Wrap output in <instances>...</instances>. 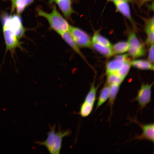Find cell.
Masks as SVG:
<instances>
[{"instance_id": "obj_18", "label": "cell", "mask_w": 154, "mask_h": 154, "mask_svg": "<svg viewBox=\"0 0 154 154\" xmlns=\"http://www.w3.org/2000/svg\"><path fill=\"white\" fill-rule=\"evenodd\" d=\"M124 62L115 58L109 61L106 66V73L116 72L123 65Z\"/></svg>"}, {"instance_id": "obj_3", "label": "cell", "mask_w": 154, "mask_h": 154, "mask_svg": "<svg viewBox=\"0 0 154 154\" xmlns=\"http://www.w3.org/2000/svg\"><path fill=\"white\" fill-rule=\"evenodd\" d=\"M9 16V15L6 14L2 18L3 34L6 45L5 55L8 51L9 52L14 60V55L16 49L19 48L22 51H24L25 49L21 46L22 43L10 26Z\"/></svg>"}, {"instance_id": "obj_14", "label": "cell", "mask_w": 154, "mask_h": 154, "mask_svg": "<svg viewBox=\"0 0 154 154\" xmlns=\"http://www.w3.org/2000/svg\"><path fill=\"white\" fill-rule=\"evenodd\" d=\"M33 1V0H15L12 3L11 11H13L15 9L17 14H21Z\"/></svg>"}, {"instance_id": "obj_27", "label": "cell", "mask_w": 154, "mask_h": 154, "mask_svg": "<svg viewBox=\"0 0 154 154\" xmlns=\"http://www.w3.org/2000/svg\"><path fill=\"white\" fill-rule=\"evenodd\" d=\"M143 2H146L147 1H149L151 0H141Z\"/></svg>"}, {"instance_id": "obj_12", "label": "cell", "mask_w": 154, "mask_h": 154, "mask_svg": "<svg viewBox=\"0 0 154 154\" xmlns=\"http://www.w3.org/2000/svg\"><path fill=\"white\" fill-rule=\"evenodd\" d=\"M114 2L117 10L126 18L131 20L130 8L127 2L118 1Z\"/></svg>"}, {"instance_id": "obj_26", "label": "cell", "mask_w": 154, "mask_h": 154, "mask_svg": "<svg viewBox=\"0 0 154 154\" xmlns=\"http://www.w3.org/2000/svg\"><path fill=\"white\" fill-rule=\"evenodd\" d=\"M109 1H112L113 2H114L116 1H131V0H108Z\"/></svg>"}, {"instance_id": "obj_11", "label": "cell", "mask_w": 154, "mask_h": 154, "mask_svg": "<svg viewBox=\"0 0 154 154\" xmlns=\"http://www.w3.org/2000/svg\"><path fill=\"white\" fill-rule=\"evenodd\" d=\"M55 1L64 16L69 19L74 12L72 7V0H56Z\"/></svg>"}, {"instance_id": "obj_20", "label": "cell", "mask_w": 154, "mask_h": 154, "mask_svg": "<svg viewBox=\"0 0 154 154\" xmlns=\"http://www.w3.org/2000/svg\"><path fill=\"white\" fill-rule=\"evenodd\" d=\"M107 85L110 86L114 84L120 85L123 80L116 72L107 74Z\"/></svg>"}, {"instance_id": "obj_24", "label": "cell", "mask_w": 154, "mask_h": 154, "mask_svg": "<svg viewBox=\"0 0 154 154\" xmlns=\"http://www.w3.org/2000/svg\"><path fill=\"white\" fill-rule=\"evenodd\" d=\"M154 44L151 45L148 57V60L152 63L154 62Z\"/></svg>"}, {"instance_id": "obj_21", "label": "cell", "mask_w": 154, "mask_h": 154, "mask_svg": "<svg viewBox=\"0 0 154 154\" xmlns=\"http://www.w3.org/2000/svg\"><path fill=\"white\" fill-rule=\"evenodd\" d=\"M92 42L98 43L111 48L112 47V44L107 38L97 32L94 34Z\"/></svg>"}, {"instance_id": "obj_19", "label": "cell", "mask_w": 154, "mask_h": 154, "mask_svg": "<svg viewBox=\"0 0 154 154\" xmlns=\"http://www.w3.org/2000/svg\"><path fill=\"white\" fill-rule=\"evenodd\" d=\"M128 48V41H121L116 43L112 46V49L114 54H121L127 51Z\"/></svg>"}, {"instance_id": "obj_1", "label": "cell", "mask_w": 154, "mask_h": 154, "mask_svg": "<svg viewBox=\"0 0 154 154\" xmlns=\"http://www.w3.org/2000/svg\"><path fill=\"white\" fill-rule=\"evenodd\" d=\"M55 129L54 125L50 127L46 139L44 141L35 142L38 145L44 146L49 153L52 154L60 153L63 138L69 136L71 133L69 130L63 131L59 129L56 131Z\"/></svg>"}, {"instance_id": "obj_7", "label": "cell", "mask_w": 154, "mask_h": 154, "mask_svg": "<svg viewBox=\"0 0 154 154\" xmlns=\"http://www.w3.org/2000/svg\"><path fill=\"white\" fill-rule=\"evenodd\" d=\"M128 42V55L134 58L143 56L145 53V49L143 44L138 39L135 33L132 32L129 37Z\"/></svg>"}, {"instance_id": "obj_17", "label": "cell", "mask_w": 154, "mask_h": 154, "mask_svg": "<svg viewBox=\"0 0 154 154\" xmlns=\"http://www.w3.org/2000/svg\"><path fill=\"white\" fill-rule=\"evenodd\" d=\"M92 45L95 50L106 57H110L114 54L111 48L95 42H92Z\"/></svg>"}, {"instance_id": "obj_16", "label": "cell", "mask_w": 154, "mask_h": 154, "mask_svg": "<svg viewBox=\"0 0 154 154\" xmlns=\"http://www.w3.org/2000/svg\"><path fill=\"white\" fill-rule=\"evenodd\" d=\"M110 95V86H105L102 89L98 97L95 110L108 100Z\"/></svg>"}, {"instance_id": "obj_9", "label": "cell", "mask_w": 154, "mask_h": 154, "mask_svg": "<svg viewBox=\"0 0 154 154\" xmlns=\"http://www.w3.org/2000/svg\"><path fill=\"white\" fill-rule=\"evenodd\" d=\"M9 22L11 28L20 40L24 36L25 32L21 18L17 15H9Z\"/></svg>"}, {"instance_id": "obj_28", "label": "cell", "mask_w": 154, "mask_h": 154, "mask_svg": "<svg viewBox=\"0 0 154 154\" xmlns=\"http://www.w3.org/2000/svg\"><path fill=\"white\" fill-rule=\"evenodd\" d=\"M11 1L12 2V3L15 0H11Z\"/></svg>"}, {"instance_id": "obj_29", "label": "cell", "mask_w": 154, "mask_h": 154, "mask_svg": "<svg viewBox=\"0 0 154 154\" xmlns=\"http://www.w3.org/2000/svg\"><path fill=\"white\" fill-rule=\"evenodd\" d=\"M55 0H54V1H55Z\"/></svg>"}, {"instance_id": "obj_8", "label": "cell", "mask_w": 154, "mask_h": 154, "mask_svg": "<svg viewBox=\"0 0 154 154\" xmlns=\"http://www.w3.org/2000/svg\"><path fill=\"white\" fill-rule=\"evenodd\" d=\"M130 122L135 123L141 128L142 132L140 135H136L133 139L138 140H147L154 143V124L153 123L143 124L139 122L136 118L129 117Z\"/></svg>"}, {"instance_id": "obj_15", "label": "cell", "mask_w": 154, "mask_h": 154, "mask_svg": "<svg viewBox=\"0 0 154 154\" xmlns=\"http://www.w3.org/2000/svg\"><path fill=\"white\" fill-rule=\"evenodd\" d=\"M120 85L114 84L110 86V95L108 105L110 109V116L112 113L113 105L118 92Z\"/></svg>"}, {"instance_id": "obj_5", "label": "cell", "mask_w": 154, "mask_h": 154, "mask_svg": "<svg viewBox=\"0 0 154 154\" xmlns=\"http://www.w3.org/2000/svg\"><path fill=\"white\" fill-rule=\"evenodd\" d=\"M68 31L79 48H91L92 47V39L85 31L79 28L71 25Z\"/></svg>"}, {"instance_id": "obj_13", "label": "cell", "mask_w": 154, "mask_h": 154, "mask_svg": "<svg viewBox=\"0 0 154 154\" xmlns=\"http://www.w3.org/2000/svg\"><path fill=\"white\" fill-rule=\"evenodd\" d=\"M133 66L138 69L144 70H153L154 65L148 60L138 59L131 61Z\"/></svg>"}, {"instance_id": "obj_6", "label": "cell", "mask_w": 154, "mask_h": 154, "mask_svg": "<svg viewBox=\"0 0 154 154\" xmlns=\"http://www.w3.org/2000/svg\"><path fill=\"white\" fill-rule=\"evenodd\" d=\"M152 85V84H142L138 91L137 96L132 100L131 102H137L138 104L137 111L140 110L142 111L151 101Z\"/></svg>"}, {"instance_id": "obj_10", "label": "cell", "mask_w": 154, "mask_h": 154, "mask_svg": "<svg viewBox=\"0 0 154 154\" xmlns=\"http://www.w3.org/2000/svg\"><path fill=\"white\" fill-rule=\"evenodd\" d=\"M59 34L63 39L75 52L82 58L85 60V57L80 50V48L74 42L68 31L62 32Z\"/></svg>"}, {"instance_id": "obj_25", "label": "cell", "mask_w": 154, "mask_h": 154, "mask_svg": "<svg viewBox=\"0 0 154 154\" xmlns=\"http://www.w3.org/2000/svg\"><path fill=\"white\" fill-rule=\"evenodd\" d=\"M128 54H125L118 55L115 57V58L125 62L128 58Z\"/></svg>"}, {"instance_id": "obj_2", "label": "cell", "mask_w": 154, "mask_h": 154, "mask_svg": "<svg viewBox=\"0 0 154 154\" xmlns=\"http://www.w3.org/2000/svg\"><path fill=\"white\" fill-rule=\"evenodd\" d=\"M37 11L38 15L46 19L51 28L58 34L69 30L70 25L58 12L55 6H53L50 13L46 12L38 8Z\"/></svg>"}, {"instance_id": "obj_22", "label": "cell", "mask_w": 154, "mask_h": 154, "mask_svg": "<svg viewBox=\"0 0 154 154\" xmlns=\"http://www.w3.org/2000/svg\"><path fill=\"white\" fill-rule=\"evenodd\" d=\"M131 61L129 58L128 59L124 62L121 67L116 72L123 80L129 72L131 66Z\"/></svg>"}, {"instance_id": "obj_23", "label": "cell", "mask_w": 154, "mask_h": 154, "mask_svg": "<svg viewBox=\"0 0 154 154\" xmlns=\"http://www.w3.org/2000/svg\"><path fill=\"white\" fill-rule=\"evenodd\" d=\"M154 30H153L147 33V36L145 42L147 45L154 44Z\"/></svg>"}, {"instance_id": "obj_4", "label": "cell", "mask_w": 154, "mask_h": 154, "mask_svg": "<svg viewBox=\"0 0 154 154\" xmlns=\"http://www.w3.org/2000/svg\"><path fill=\"white\" fill-rule=\"evenodd\" d=\"M97 89L98 87L95 86L94 83L91 86L80 107L79 113L82 117H87L92 112L96 100Z\"/></svg>"}]
</instances>
